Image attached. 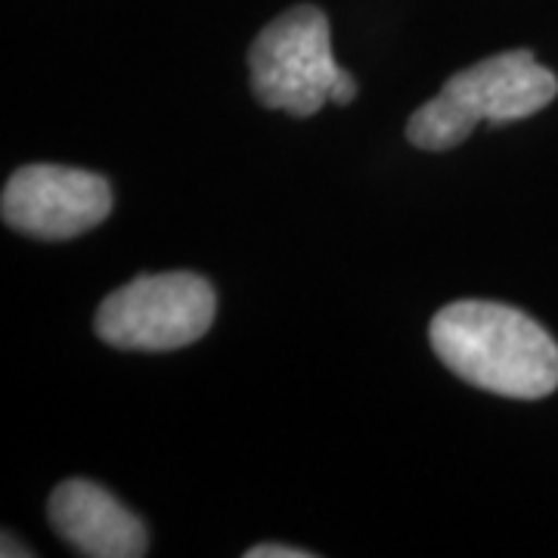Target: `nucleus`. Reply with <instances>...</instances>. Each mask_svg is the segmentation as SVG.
Segmentation results:
<instances>
[{
  "mask_svg": "<svg viewBox=\"0 0 558 558\" xmlns=\"http://www.w3.org/2000/svg\"><path fill=\"white\" fill-rule=\"evenodd\" d=\"M248 65L260 106L295 119L319 112L344 72L332 57L329 20L311 3L270 22L252 44Z\"/></svg>",
  "mask_w": 558,
  "mask_h": 558,
  "instance_id": "obj_4",
  "label": "nucleus"
},
{
  "mask_svg": "<svg viewBox=\"0 0 558 558\" xmlns=\"http://www.w3.org/2000/svg\"><path fill=\"white\" fill-rule=\"evenodd\" d=\"M47 515L78 556L140 558L146 556V527L100 484L84 478L62 481L47 502Z\"/></svg>",
  "mask_w": 558,
  "mask_h": 558,
  "instance_id": "obj_6",
  "label": "nucleus"
},
{
  "mask_svg": "<svg viewBox=\"0 0 558 558\" xmlns=\"http://www.w3.org/2000/svg\"><path fill=\"white\" fill-rule=\"evenodd\" d=\"M314 553L307 549H292V546H279V543H260L245 549V558H311Z\"/></svg>",
  "mask_w": 558,
  "mask_h": 558,
  "instance_id": "obj_7",
  "label": "nucleus"
},
{
  "mask_svg": "<svg viewBox=\"0 0 558 558\" xmlns=\"http://www.w3.org/2000/svg\"><path fill=\"white\" fill-rule=\"evenodd\" d=\"M440 363L499 398L537 400L558 388V341L537 319L497 301H457L428 326Z\"/></svg>",
  "mask_w": 558,
  "mask_h": 558,
  "instance_id": "obj_1",
  "label": "nucleus"
},
{
  "mask_svg": "<svg viewBox=\"0 0 558 558\" xmlns=\"http://www.w3.org/2000/svg\"><path fill=\"white\" fill-rule=\"evenodd\" d=\"M354 97H357V81L351 78L348 72H341V78L336 81V87H332V97H329V102H336V106H348Z\"/></svg>",
  "mask_w": 558,
  "mask_h": 558,
  "instance_id": "obj_8",
  "label": "nucleus"
},
{
  "mask_svg": "<svg viewBox=\"0 0 558 558\" xmlns=\"http://www.w3.org/2000/svg\"><path fill=\"white\" fill-rule=\"evenodd\" d=\"M10 556H32V553H28V549H20L13 539L3 534V558H10Z\"/></svg>",
  "mask_w": 558,
  "mask_h": 558,
  "instance_id": "obj_9",
  "label": "nucleus"
},
{
  "mask_svg": "<svg viewBox=\"0 0 558 558\" xmlns=\"http://www.w3.org/2000/svg\"><path fill=\"white\" fill-rule=\"evenodd\" d=\"M218 299L208 279L174 270L131 279L97 311V336L121 351H178L215 323Z\"/></svg>",
  "mask_w": 558,
  "mask_h": 558,
  "instance_id": "obj_3",
  "label": "nucleus"
},
{
  "mask_svg": "<svg viewBox=\"0 0 558 558\" xmlns=\"http://www.w3.org/2000/svg\"><path fill=\"white\" fill-rule=\"evenodd\" d=\"M3 223L35 240H72L109 218L112 186L81 168L28 165L3 186Z\"/></svg>",
  "mask_w": 558,
  "mask_h": 558,
  "instance_id": "obj_5",
  "label": "nucleus"
},
{
  "mask_svg": "<svg viewBox=\"0 0 558 558\" xmlns=\"http://www.w3.org/2000/svg\"><path fill=\"white\" fill-rule=\"evenodd\" d=\"M558 78L531 50H506L462 69L438 97L418 106L407 121V137L418 149L444 153L475 131L478 121L506 124L534 116L556 100Z\"/></svg>",
  "mask_w": 558,
  "mask_h": 558,
  "instance_id": "obj_2",
  "label": "nucleus"
}]
</instances>
